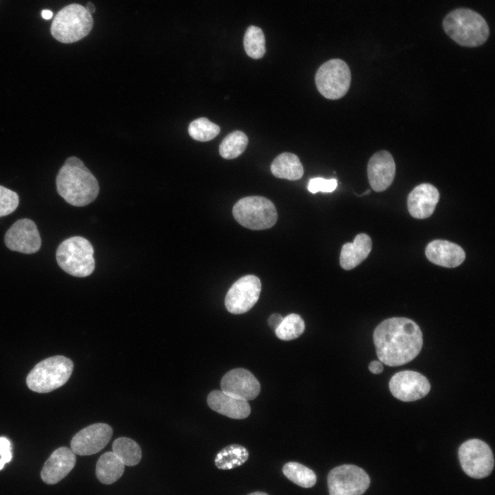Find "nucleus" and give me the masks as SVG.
I'll return each mask as SVG.
<instances>
[{
  "instance_id": "1",
  "label": "nucleus",
  "mask_w": 495,
  "mask_h": 495,
  "mask_svg": "<svg viewBox=\"0 0 495 495\" xmlns=\"http://www.w3.org/2000/svg\"><path fill=\"white\" fill-rule=\"evenodd\" d=\"M379 360L386 365L397 366L415 358L421 350L423 336L413 320L395 317L379 324L373 332Z\"/></svg>"
},
{
  "instance_id": "2",
  "label": "nucleus",
  "mask_w": 495,
  "mask_h": 495,
  "mask_svg": "<svg viewBox=\"0 0 495 495\" xmlns=\"http://www.w3.org/2000/svg\"><path fill=\"white\" fill-rule=\"evenodd\" d=\"M58 195L74 206H85L94 201L99 193L98 180L76 157H68L56 179Z\"/></svg>"
},
{
  "instance_id": "3",
  "label": "nucleus",
  "mask_w": 495,
  "mask_h": 495,
  "mask_svg": "<svg viewBox=\"0 0 495 495\" xmlns=\"http://www.w3.org/2000/svg\"><path fill=\"white\" fill-rule=\"evenodd\" d=\"M443 28L454 41L468 47L483 45L490 34L484 18L468 8H459L450 12L443 19Z\"/></svg>"
},
{
  "instance_id": "4",
  "label": "nucleus",
  "mask_w": 495,
  "mask_h": 495,
  "mask_svg": "<svg viewBox=\"0 0 495 495\" xmlns=\"http://www.w3.org/2000/svg\"><path fill=\"white\" fill-rule=\"evenodd\" d=\"M74 368L72 361L63 355L47 358L38 362L26 377L28 387L32 391L45 393L64 385Z\"/></svg>"
},
{
  "instance_id": "5",
  "label": "nucleus",
  "mask_w": 495,
  "mask_h": 495,
  "mask_svg": "<svg viewBox=\"0 0 495 495\" xmlns=\"http://www.w3.org/2000/svg\"><path fill=\"white\" fill-rule=\"evenodd\" d=\"M56 258L59 267L74 276H88L95 268L94 248L82 236H72L63 241L57 248Z\"/></svg>"
},
{
  "instance_id": "6",
  "label": "nucleus",
  "mask_w": 495,
  "mask_h": 495,
  "mask_svg": "<svg viewBox=\"0 0 495 495\" xmlns=\"http://www.w3.org/2000/svg\"><path fill=\"white\" fill-rule=\"evenodd\" d=\"M93 24L92 16L86 8L73 3L64 7L56 14L51 25V33L57 41L72 43L87 36Z\"/></svg>"
},
{
  "instance_id": "7",
  "label": "nucleus",
  "mask_w": 495,
  "mask_h": 495,
  "mask_svg": "<svg viewBox=\"0 0 495 495\" xmlns=\"http://www.w3.org/2000/svg\"><path fill=\"white\" fill-rule=\"evenodd\" d=\"M232 214L241 226L254 230L272 227L278 218L274 204L261 196L246 197L239 199L233 206Z\"/></svg>"
},
{
  "instance_id": "8",
  "label": "nucleus",
  "mask_w": 495,
  "mask_h": 495,
  "mask_svg": "<svg viewBox=\"0 0 495 495\" xmlns=\"http://www.w3.org/2000/svg\"><path fill=\"white\" fill-rule=\"evenodd\" d=\"M319 92L326 98L337 100L348 91L351 74L348 65L341 59H331L323 63L315 76Z\"/></svg>"
},
{
  "instance_id": "9",
  "label": "nucleus",
  "mask_w": 495,
  "mask_h": 495,
  "mask_svg": "<svg viewBox=\"0 0 495 495\" xmlns=\"http://www.w3.org/2000/svg\"><path fill=\"white\" fill-rule=\"evenodd\" d=\"M458 455L463 470L470 477H486L494 468L492 451L485 442L480 439L465 441L459 447Z\"/></svg>"
},
{
  "instance_id": "10",
  "label": "nucleus",
  "mask_w": 495,
  "mask_h": 495,
  "mask_svg": "<svg viewBox=\"0 0 495 495\" xmlns=\"http://www.w3.org/2000/svg\"><path fill=\"white\" fill-rule=\"evenodd\" d=\"M369 485L367 473L354 465L336 467L327 476L329 495H362Z\"/></svg>"
},
{
  "instance_id": "11",
  "label": "nucleus",
  "mask_w": 495,
  "mask_h": 495,
  "mask_svg": "<svg viewBox=\"0 0 495 495\" xmlns=\"http://www.w3.org/2000/svg\"><path fill=\"white\" fill-rule=\"evenodd\" d=\"M261 291L260 279L246 275L236 280L225 298V305L231 314H241L249 311L258 301Z\"/></svg>"
},
{
  "instance_id": "12",
  "label": "nucleus",
  "mask_w": 495,
  "mask_h": 495,
  "mask_svg": "<svg viewBox=\"0 0 495 495\" xmlns=\"http://www.w3.org/2000/svg\"><path fill=\"white\" fill-rule=\"evenodd\" d=\"M389 388L395 398L403 402H412L425 397L430 390V384L422 374L407 370L392 376Z\"/></svg>"
},
{
  "instance_id": "13",
  "label": "nucleus",
  "mask_w": 495,
  "mask_h": 495,
  "mask_svg": "<svg viewBox=\"0 0 495 495\" xmlns=\"http://www.w3.org/2000/svg\"><path fill=\"white\" fill-rule=\"evenodd\" d=\"M7 248L23 254H33L39 250L41 239L35 223L29 219H21L13 223L5 234Z\"/></svg>"
},
{
  "instance_id": "14",
  "label": "nucleus",
  "mask_w": 495,
  "mask_h": 495,
  "mask_svg": "<svg viewBox=\"0 0 495 495\" xmlns=\"http://www.w3.org/2000/svg\"><path fill=\"white\" fill-rule=\"evenodd\" d=\"M113 434L110 426L104 423L91 424L77 432L72 439L71 450L81 456L91 455L102 450Z\"/></svg>"
},
{
  "instance_id": "15",
  "label": "nucleus",
  "mask_w": 495,
  "mask_h": 495,
  "mask_svg": "<svg viewBox=\"0 0 495 495\" xmlns=\"http://www.w3.org/2000/svg\"><path fill=\"white\" fill-rule=\"evenodd\" d=\"M221 389L230 396L248 402L258 395L261 385L251 372L238 368L223 375L221 381Z\"/></svg>"
},
{
  "instance_id": "16",
  "label": "nucleus",
  "mask_w": 495,
  "mask_h": 495,
  "mask_svg": "<svg viewBox=\"0 0 495 495\" xmlns=\"http://www.w3.org/2000/svg\"><path fill=\"white\" fill-rule=\"evenodd\" d=\"M396 171L395 160L387 151L374 153L367 165V175L371 187L375 192L386 190L393 183Z\"/></svg>"
},
{
  "instance_id": "17",
  "label": "nucleus",
  "mask_w": 495,
  "mask_h": 495,
  "mask_svg": "<svg viewBox=\"0 0 495 495\" xmlns=\"http://www.w3.org/2000/svg\"><path fill=\"white\" fill-rule=\"evenodd\" d=\"M439 200L437 188L428 183L421 184L408 194L407 206L410 214L422 219L430 217Z\"/></svg>"
},
{
  "instance_id": "18",
  "label": "nucleus",
  "mask_w": 495,
  "mask_h": 495,
  "mask_svg": "<svg viewBox=\"0 0 495 495\" xmlns=\"http://www.w3.org/2000/svg\"><path fill=\"white\" fill-rule=\"evenodd\" d=\"M75 453L67 447L55 450L45 463L41 477L43 482L53 485L64 478L76 464Z\"/></svg>"
},
{
  "instance_id": "19",
  "label": "nucleus",
  "mask_w": 495,
  "mask_h": 495,
  "mask_svg": "<svg viewBox=\"0 0 495 495\" xmlns=\"http://www.w3.org/2000/svg\"><path fill=\"white\" fill-rule=\"evenodd\" d=\"M425 254L432 263L450 268L460 265L465 258V253L461 246L441 239L430 242Z\"/></svg>"
},
{
  "instance_id": "20",
  "label": "nucleus",
  "mask_w": 495,
  "mask_h": 495,
  "mask_svg": "<svg viewBox=\"0 0 495 495\" xmlns=\"http://www.w3.org/2000/svg\"><path fill=\"white\" fill-rule=\"evenodd\" d=\"M207 404L215 412L235 419L246 418L251 411L247 401L230 396L221 390L210 392L207 397Z\"/></svg>"
},
{
  "instance_id": "21",
  "label": "nucleus",
  "mask_w": 495,
  "mask_h": 495,
  "mask_svg": "<svg viewBox=\"0 0 495 495\" xmlns=\"http://www.w3.org/2000/svg\"><path fill=\"white\" fill-rule=\"evenodd\" d=\"M371 248V237L364 233L358 234L352 243L343 245L340 256V266L346 270H352L367 258Z\"/></svg>"
},
{
  "instance_id": "22",
  "label": "nucleus",
  "mask_w": 495,
  "mask_h": 495,
  "mask_svg": "<svg viewBox=\"0 0 495 495\" xmlns=\"http://www.w3.org/2000/svg\"><path fill=\"white\" fill-rule=\"evenodd\" d=\"M270 168L276 177L289 180H298L304 173L303 166L298 157L288 152L278 155L273 160Z\"/></svg>"
},
{
  "instance_id": "23",
  "label": "nucleus",
  "mask_w": 495,
  "mask_h": 495,
  "mask_svg": "<svg viewBox=\"0 0 495 495\" xmlns=\"http://www.w3.org/2000/svg\"><path fill=\"white\" fill-rule=\"evenodd\" d=\"M124 466L113 451L107 452L97 462L96 468L97 478L103 484H112L122 476Z\"/></svg>"
},
{
  "instance_id": "24",
  "label": "nucleus",
  "mask_w": 495,
  "mask_h": 495,
  "mask_svg": "<svg viewBox=\"0 0 495 495\" xmlns=\"http://www.w3.org/2000/svg\"><path fill=\"white\" fill-rule=\"evenodd\" d=\"M249 457L248 450L238 444L229 445L216 455L214 463L220 470H231L242 465Z\"/></svg>"
},
{
  "instance_id": "25",
  "label": "nucleus",
  "mask_w": 495,
  "mask_h": 495,
  "mask_svg": "<svg viewBox=\"0 0 495 495\" xmlns=\"http://www.w3.org/2000/svg\"><path fill=\"white\" fill-rule=\"evenodd\" d=\"M112 450L124 465H135L142 458V451L138 444L127 437L116 439L112 444Z\"/></svg>"
},
{
  "instance_id": "26",
  "label": "nucleus",
  "mask_w": 495,
  "mask_h": 495,
  "mask_svg": "<svg viewBox=\"0 0 495 495\" xmlns=\"http://www.w3.org/2000/svg\"><path fill=\"white\" fill-rule=\"evenodd\" d=\"M282 471L289 480L302 487L309 488L316 483L315 472L300 463L288 462L283 465Z\"/></svg>"
},
{
  "instance_id": "27",
  "label": "nucleus",
  "mask_w": 495,
  "mask_h": 495,
  "mask_svg": "<svg viewBox=\"0 0 495 495\" xmlns=\"http://www.w3.org/2000/svg\"><path fill=\"white\" fill-rule=\"evenodd\" d=\"M248 144L247 135L241 131H235L226 135L219 145L220 155L227 160L239 156Z\"/></svg>"
},
{
  "instance_id": "28",
  "label": "nucleus",
  "mask_w": 495,
  "mask_h": 495,
  "mask_svg": "<svg viewBox=\"0 0 495 495\" xmlns=\"http://www.w3.org/2000/svg\"><path fill=\"white\" fill-rule=\"evenodd\" d=\"M265 40L262 30L256 26L248 28L243 38V46L248 56L258 59L265 53Z\"/></svg>"
},
{
  "instance_id": "29",
  "label": "nucleus",
  "mask_w": 495,
  "mask_h": 495,
  "mask_svg": "<svg viewBox=\"0 0 495 495\" xmlns=\"http://www.w3.org/2000/svg\"><path fill=\"white\" fill-rule=\"evenodd\" d=\"M305 322L298 314H291L283 318L275 329L276 336L283 340H292L298 338L305 330Z\"/></svg>"
},
{
  "instance_id": "30",
  "label": "nucleus",
  "mask_w": 495,
  "mask_h": 495,
  "mask_svg": "<svg viewBox=\"0 0 495 495\" xmlns=\"http://www.w3.org/2000/svg\"><path fill=\"white\" fill-rule=\"evenodd\" d=\"M220 127L206 118H199L190 122L188 131L190 136L197 141L208 142L220 133Z\"/></svg>"
},
{
  "instance_id": "31",
  "label": "nucleus",
  "mask_w": 495,
  "mask_h": 495,
  "mask_svg": "<svg viewBox=\"0 0 495 495\" xmlns=\"http://www.w3.org/2000/svg\"><path fill=\"white\" fill-rule=\"evenodd\" d=\"M19 202L16 192L0 186V217L13 212L18 207Z\"/></svg>"
},
{
  "instance_id": "32",
  "label": "nucleus",
  "mask_w": 495,
  "mask_h": 495,
  "mask_svg": "<svg viewBox=\"0 0 495 495\" xmlns=\"http://www.w3.org/2000/svg\"><path fill=\"white\" fill-rule=\"evenodd\" d=\"M338 181L336 179L315 177L309 180L307 189L313 194L318 192H331L336 189Z\"/></svg>"
},
{
  "instance_id": "33",
  "label": "nucleus",
  "mask_w": 495,
  "mask_h": 495,
  "mask_svg": "<svg viewBox=\"0 0 495 495\" xmlns=\"http://www.w3.org/2000/svg\"><path fill=\"white\" fill-rule=\"evenodd\" d=\"M12 459L11 443L4 437H0V470Z\"/></svg>"
},
{
  "instance_id": "34",
  "label": "nucleus",
  "mask_w": 495,
  "mask_h": 495,
  "mask_svg": "<svg viewBox=\"0 0 495 495\" xmlns=\"http://www.w3.org/2000/svg\"><path fill=\"white\" fill-rule=\"evenodd\" d=\"M283 319V318L280 314H273L268 319L269 325L275 331L282 322Z\"/></svg>"
},
{
  "instance_id": "35",
  "label": "nucleus",
  "mask_w": 495,
  "mask_h": 495,
  "mask_svg": "<svg viewBox=\"0 0 495 495\" xmlns=\"http://www.w3.org/2000/svg\"><path fill=\"white\" fill-rule=\"evenodd\" d=\"M368 368L370 371L374 374L381 373L384 369L382 364L379 361H372L369 365Z\"/></svg>"
},
{
  "instance_id": "36",
  "label": "nucleus",
  "mask_w": 495,
  "mask_h": 495,
  "mask_svg": "<svg viewBox=\"0 0 495 495\" xmlns=\"http://www.w3.org/2000/svg\"><path fill=\"white\" fill-rule=\"evenodd\" d=\"M41 15L43 19H50L52 17L53 13L52 11L49 10H43L41 12Z\"/></svg>"
},
{
  "instance_id": "37",
  "label": "nucleus",
  "mask_w": 495,
  "mask_h": 495,
  "mask_svg": "<svg viewBox=\"0 0 495 495\" xmlns=\"http://www.w3.org/2000/svg\"><path fill=\"white\" fill-rule=\"evenodd\" d=\"M85 8L91 14L95 12V10H96L95 6L91 2H88L86 4V6Z\"/></svg>"
},
{
  "instance_id": "38",
  "label": "nucleus",
  "mask_w": 495,
  "mask_h": 495,
  "mask_svg": "<svg viewBox=\"0 0 495 495\" xmlns=\"http://www.w3.org/2000/svg\"><path fill=\"white\" fill-rule=\"evenodd\" d=\"M248 495H268V494L265 492H254L250 493Z\"/></svg>"
},
{
  "instance_id": "39",
  "label": "nucleus",
  "mask_w": 495,
  "mask_h": 495,
  "mask_svg": "<svg viewBox=\"0 0 495 495\" xmlns=\"http://www.w3.org/2000/svg\"><path fill=\"white\" fill-rule=\"evenodd\" d=\"M370 192V190H366L361 196L368 195Z\"/></svg>"
}]
</instances>
